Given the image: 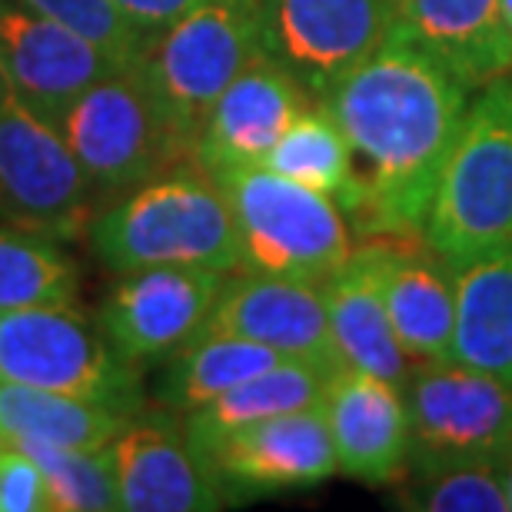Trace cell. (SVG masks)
<instances>
[{"mask_svg":"<svg viewBox=\"0 0 512 512\" xmlns=\"http://www.w3.org/2000/svg\"><path fill=\"white\" fill-rule=\"evenodd\" d=\"M340 473L360 483H396L409 466V409L403 386L340 366L323 393Z\"/></svg>","mask_w":512,"mask_h":512,"instance_id":"17","label":"cell"},{"mask_svg":"<svg viewBox=\"0 0 512 512\" xmlns=\"http://www.w3.org/2000/svg\"><path fill=\"white\" fill-rule=\"evenodd\" d=\"M263 50L313 100L370 60L396 30V0H260Z\"/></svg>","mask_w":512,"mask_h":512,"instance_id":"10","label":"cell"},{"mask_svg":"<svg viewBox=\"0 0 512 512\" xmlns=\"http://www.w3.org/2000/svg\"><path fill=\"white\" fill-rule=\"evenodd\" d=\"M320 286L340 366H353V370L373 373L406 389L413 360L399 346L393 323H389L376 253L370 243L353 247L350 260L333 276H326Z\"/></svg>","mask_w":512,"mask_h":512,"instance_id":"20","label":"cell"},{"mask_svg":"<svg viewBox=\"0 0 512 512\" xmlns=\"http://www.w3.org/2000/svg\"><path fill=\"white\" fill-rule=\"evenodd\" d=\"M50 489L37 459L17 446H0V512H50Z\"/></svg>","mask_w":512,"mask_h":512,"instance_id":"30","label":"cell"},{"mask_svg":"<svg viewBox=\"0 0 512 512\" xmlns=\"http://www.w3.org/2000/svg\"><path fill=\"white\" fill-rule=\"evenodd\" d=\"M263 50L260 0H200L150 37L137 70L173 130L197 153L213 104Z\"/></svg>","mask_w":512,"mask_h":512,"instance_id":"4","label":"cell"},{"mask_svg":"<svg viewBox=\"0 0 512 512\" xmlns=\"http://www.w3.org/2000/svg\"><path fill=\"white\" fill-rule=\"evenodd\" d=\"M207 463L227 499L310 489L340 469L323 403L223 436Z\"/></svg>","mask_w":512,"mask_h":512,"instance_id":"14","label":"cell"},{"mask_svg":"<svg viewBox=\"0 0 512 512\" xmlns=\"http://www.w3.org/2000/svg\"><path fill=\"white\" fill-rule=\"evenodd\" d=\"M54 127L84 163L100 203H114L140 183L197 157L173 130L137 64L87 87Z\"/></svg>","mask_w":512,"mask_h":512,"instance_id":"6","label":"cell"},{"mask_svg":"<svg viewBox=\"0 0 512 512\" xmlns=\"http://www.w3.org/2000/svg\"><path fill=\"white\" fill-rule=\"evenodd\" d=\"M419 237H366L399 346L413 363H449L456 336V266Z\"/></svg>","mask_w":512,"mask_h":512,"instance_id":"18","label":"cell"},{"mask_svg":"<svg viewBox=\"0 0 512 512\" xmlns=\"http://www.w3.org/2000/svg\"><path fill=\"white\" fill-rule=\"evenodd\" d=\"M97 190L54 124L0 77V213L14 227L74 240L94 220Z\"/></svg>","mask_w":512,"mask_h":512,"instance_id":"9","label":"cell"},{"mask_svg":"<svg viewBox=\"0 0 512 512\" xmlns=\"http://www.w3.org/2000/svg\"><path fill=\"white\" fill-rule=\"evenodd\" d=\"M503 483H506V499H509V512H512V456L506 459V473H503Z\"/></svg>","mask_w":512,"mask_h":512,"instance_id":"32","label":"cell"},{"mask_svg":"<svg viewBox=\"0 0 512 512\" xmlns=\"http://www.w3.org/2000/svg\"><path fill=\"white\" fill-rule=\"evenodd\" d=\"M114 4L124 10L127 20L140 34H160L163 27H170L173 20H180L187 10H193L200 0H114Z\"/></svg>","mask_w":512,"mask_h":512,"instance_id":"31","label":"cell"},{"mask_svg":"<svg viewBox=\"0 0 512 512\" xmlns=\"http://www.w3.org/2000/svg\"><path fill=\"white\" fill-rule=\"evenodd\" d=\"M120 509L210 512L227 503L210 463L167 416H133L114 443Z\"/></svg>","mask_w":512,"mask_h":512,"instance_id":"15","label":"cell"},{"mask_svg":"<svg viewBox=\"0 0 512 512\" xmlns=\"http://www.w3.org/2000/svg\"><path fill=\"white\" fill-rule=\"evenodd\" d=\"M419 483L403 493L406 509L419 512H509L499 466H456L439 473H416Z\"/></svg>","mask_w":512,"mask_h":512,"instance_id":"28","label":"cell"},{"mask_svg":"<svg viewBox=\"0 0 512 512\" xmlns=\"http://www.w3.org/2000/svg\"><path fill=\"white\" fill-rule=\"evenodd\" d=\"M203 333H223L253 340L286 360L310 363L320 370H340L323 286L293 276H270L243 270L223 283Z\"/></svg>","mask_w":512,"mask_h":512,"instance_id":"13","label":"cell"},{"mask_svg":"<svg viewBox=\"0 0 512 512\" xmlns=\"http://www.w3.org/2000/svg\"><path fill=\"white\" fill-rule=\"evenodd\" d=\"M310 100L290 70L260 54L213 104L197 140V163L207 173L263 163Z\"/></svg>","mask_w":512,"mask_h":512,"instance_id":"16","label":"cell"},{"mask_svg":"<svg viewBox=\"0 0 512 512\" xmlns=\"http://www.w3.org/2000/svg\"><path fill=\"white\" fill-rule=\"evenodd\" d=\"M263 167L276 170L286 180H296L310 190H320L346 207L353 197V153L343 127L333 114L320 107H306L270 150Z\"/></svg>","mask_w":512,"mask_h":512,"instance_id":"26","label":"cell"},{"mask_svg":"<svg viewBox=\"0 0 512 512\" xmlns=\"http://www.w3.org/2000/svg\"><path fill=\"white\" fill-rule=\"evenodd\" d=\"M240 233V270L323 283L350 260L343 207L263 163L213 173Z\"/></svg>","mask_w":512,"mask_h":512,"instance_id":"5","label":"cell"},{"mask_svg":"<svg viewBox=\"0 0 512 512\" xmlns=\"http://www.w3.org/2000/svg\"><path fill=\"white\" fill-rule=\"evenodd\" d=\"M0 380L87 399L124 416L143 413L137 366L74 306L0 313Z\"/></svg>","mask_w":512,"mask_h":512,"instance_id":"7","label":"cell"},{"mask_svg":"<svg viewBox=\"0 0 512 512\" xmlns=\"http://www.w3.org/2000/svg\"><path fill=\"white\" fill-rule=\"evenodd\" d=\"M133 416L50 389L0 380V446L50 443L70 449H107Z\"/></svg>","mask_w":512,"mask_h":512,"instance_id":"23","label":"cell"},{"mask_svg":"<svg viewBox=\"0 0 512 512\" xmlns=\"http://www.w3.org/2000/svg\"><path fill=\"white\" fill-rule=\"evenodd\" d=\"M87 240L97 260L114 273L143 266H210L233 273L243 263L227 193L197 157L94 213Z\"/></svg>","mask_w":512,"mask_h":512,"instance_id":"2","label":"cell"},{"mask_svg":"<svg viewBox=\"0 0 512 512\" xmlns=\"http://www.w3.org/2000/svg\"><path fill=\"white\" fill-rule=\"evenodd\" d=\"M227 273L210 266H143L120 273L97 323L130 366L167 360L203 333Z\"/></svg>","mask_w":512,"mask_h":512,"instance_id":"11","label":"cell"},{"mask_svg":"<svg viewBox=\"0 0 512 512\" xmlns=\"http://www.w3.org/2000/svg\"><path fill=\"white\" fill-rule=\"evenodd\" d=\"M326 380H330V373L320 366L286 360L247 383L233 386L230 393L210 399L207 406L190 409L183 419V433H187L190 446L207 459L210 449L237 429L323 403Z\"/></svg>","mask_w":512,"mask_h":512,"instance_id":"22","label":"cell"},{"mask_svg":"<svg viewBox=\"0 0 512 512\" xmlns=\"http://www.w3.org/2000/svg\"><path fill=\"white\" fill-rule=\"evenodd\" d=\"M393 40L423 50L469 90L512 74L503 0H396Z\"/></svg>","mask_w":512,"mask_h":512,"instance_id":"19","label":"cell"},{"mask_svg":"<svg viewBox=\"0 0 512 512\" xmlns=\"http://www.w3.org/2000/svg\"><path fill=\"white\" fill-rule=\"evenodd\" d=\"M320 104L353 153L346 213L363 237H423L439 173L469 110V87L423 50L386 40Z\"/></svg>","mask_w":512,"mask_h":512,"instance_id":"1","label":"cell"},{"mask_svg":"<svg viewBox=\"0 0 512 512\" xmlns=\"http://www.w3.org/2000/svg\"><path fill=\"white\" fill-rule=\"evenodd\" d=\"M77 283V266L60 240L24 227H0V313L74 306Z\"/></svg>","mask_w":512,"mask_h":512,"instance_id":"25","label":"cell"},{"mask_svg":"<svg viewBox=\"0 0 512 512\" xmlns=\"http://www.w3.org/2000/svg\"><path fill=\"white\" fill-rule=\"evenodd\" d=\"M37 459L47 479L54 512H110L120 509L114 449H70L50 443H17Z\"/></svg>","mask_w":512,"mask_h":512,"instance_id":"27","label":"cell"},{"mask_svg":"<svg viewBox=\"0 0 512 512\" xmlns=\"http://www.w3.org/2000/svg\"><path fill=\"white\" fill-rule=\"evenodd\" d=\"M280 363H286V356L263 343L223 333H200L167 356V366H163L157 383V399L173 413L187 416L190 409L207 406L210 399L230 393L233 386L247 383Z\"/></svg>","mask_w":512,"mask_h":512,"instance_id":"24","label":"cell"},{"mask_svg":"<svg viewBox=\"0 0 512 512\" xmlns=\"http://www.w3.org/2000/svg\"><path fill=\"white\" fill-rule=\"evenodd\" d=\"M30 10L44 14L50 20L74 27L77 34L94 40L100 50H107L120 67H133L147 50L150 37L140 34L130 24L127 14L120 10L114 0H20Z\"/></svg>","mask_w":512,"mask_h":512,"instance_id":"29","label":"cell"},{"mask_svg":"<svg viewBox=\"0 0 512 512\" xmlns=\"http://www.w3.org/2000/svg\"><path fill=\"white\" fill-rule=\"evenodd\" d=\"M453 360L512 389V240L456 266Z\"/></svg>","mask_w":512,"mask_h":512,"instance_id":"21","label":"cell"},{"mask_svg":"<svg viewBox=\"0 0 512 512\" xmlns=\"http://www.w3.org/2000/svg\"><path fill=\"white\" fill-rule=\"evenodd\" d=\"M114 70L117 60L74 27L20 0H0V77L47 124H57L87 87Z\"/></svg>","mask_w":512,"mask_h":512,"instance_id":"12","label":"cell"},{"mask_svg":"<svg viewBox=\"0 0 512 512\" xmlns=\"http://www.w3.org/2000/svg\"><path fill=\"white\" fill-rule=\"evenodd\" d=\"M409 469L439 473L512 456V389L456 360L416 363L406 383Z\"/></svg>","mask_w":512,"mask_h":512,"instance_id":"8","label":"cell"},{"mask_svg":"<svg viewBox=\"0 0 512 512\" xmlns=\"http://www.w3.org/2000/svg\"><path fill=\"white\" fill-rule=\"evenodd\" d=\"M503 17H506V30H509V44H512V0H503Z\"/></svg>","mask_w":512,"mask_h":512,"instance_id":"33","label":"cell"},{"mask_svg":"<svg viewBox=\"0 0 512 512\" xmlns=\"http://www.w3.org/2000/svg\"><path fill=\"white\" fill-rule=\"evenodd\" d=\"M423 237L453 266L512 240V74L486 84L469 104Z\"/></svg>","mask_w":512,"mask_h":512,"instance_id":"3","label":"cell"}]
</instances>
